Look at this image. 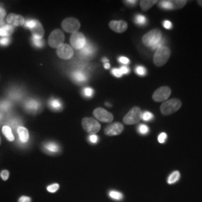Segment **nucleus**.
<instances>
[{"label": "nucleus", "instance_id": "nucleus-17", "mask_svg": "<svg viewBox=\"0 0 202 202\" xmlns=\"http://www.w3.org/2000/svg\"><path fill=\"white\" fill-rule=\"evenodd\" d=\"M40 103L36 100H29L25 104V108L28 112H32V113H36L38 112L40 109Z\"/></svg>", "mask_w": 202, "mask_h": 202}, {"label": "nucleus", "instance_id": "nucleus-24", "mask_svg": "<svg viewBox=\"0 0 202 202\" xmlns=\"http://www.w3.org/2000/svg\"><path fill=\"white\" fill-rule=\"evenodd\" d=\"M49 104L51 109H53V110H60L62 107L61 101L58 99H54V98L49 100Z\"/></svg>", "mask_w": 202, "mask_h": 202}, {"label": "nucleus", "instance_id": "nucleus-20", "mask_svg": "<svg viewBox=\"0 0 202 202\" xmlns=\"http://www.w3.org/2000/svg\"><path fill=\"white\" fill-rule=\"evenodd\" d=\"M14 32V28L10 25H4L0 28V36H8Z\"/></svg>", "mask_w": 202, "mask_h": 202}, {"label": "nucleus", "instance_id": "nucleus-1", "mask_svg": "<svg viewBox=\"0 0 202 202\" xmlns=\"http://www.w3.org/2000/svg\"><path fill=\"white\" fill-rule=\"evenodd\" d=\"M162 32L158 28H153L142 37V43L148 47L157 49L163 47V39Z\"/></svg>", "mask_w": 202, "mask_h": 202}, {"label": "nucleus", "instance_id": "nucleus-43", "mask_svg": "<svg viewBox=\"0 0 202 202\" xmlns=\"http://www.w3.org/2000/svg\"><path fill=\"white\" fill-rule=\"evenodd\" d=\"M32 201V199L31 198L28 197V196H22L19 198L18 202H31Z\"/></svg>", "mask_w": 202, "mask_h": 202}, {"label": "nucleus", "instance_id": "nucleus-50", "mask_svg": "<svg viewBox=\"0 0 202 202\" xmlns=\"http://www.w3.org/2000/svg\"><path fill=\"white\" fill-rule=\"evenodd\" d=\"M197 2H198V4L200 5V6L202 7V0H198Z\"/></svg>", "mask_w": 202, "mask_h": 202}, {"label": "nucleus", "instance_id": "nucleus-26", "mask_svg": "<svg viewBox=\"0 0 202 202\" xmlns=\"http://www.w3.org/2000/svg\"><path fill=\"white\" fill-rule=\"evenodd\" d=\"M158 7L162 9L172 10L171 0H162L158 2Z\"/></svg>", "mask_w": 202, "mask_h": 202}, {"label": "nucleus", "instance_id": "nucleus-8", "mask_svg": "<svg viewBox=\"0 0 202 202\" xmlns=\"http://www.w3.org/2000/svg\"><path fill=\"white\" fill-rule=\"evenodd\" d=\"M171 94V89L169 86H162L155 91L152 98L155 102H165L170 97Z\"/></svg>", "mask_w": 202, "mask_h": 202}, {"label": "nucleus", "instance_id": "nucleus-34", "mask_svg": "<svg viewBox=\"0 0 202 202\" xmlns=\"http://www.w3.org/2000/svg\"><path fill=\"white\" fill-rule=\"evenodd\" d=\"M82 93H83V94L85 95V97H92L94 94V90L92 88L87 87L83 89Z\"/></svg>", "mask_w": 202, "mask_h": 202}, {"label": "nucleus", "instance_id": "nucleus-33", "mask_svg": "<svg viewBox=\"0 0 202 202\" xmlns=\"http://www.w3.org/2000/svg\"><path fill=\"white\" fill-rule=\"evenodd\" d=\"M153 118V115L150 112H145L142 113V119L145 121L152 120Z\"/></svg>", "mask_w": 202, "mask_h": 202}, {"label": "nucleus", "instance_id": "nucleus-31", "mask_svg": "<svg viewBox=\"0 0 202 202\" xmlns=\"http://www.w3.org/2000/svg\"><path fill=\"white\" fill-rule=\"evenodd\" d=\"M135 71L139 76H145L146 73H147V70L145 69V68H144L142 66L136 67Z\"/></svg>", "mask_w": 202, "mask_h": 202}, {"label": "nucleus", "instance_id": "nucleus-49", "mask_svg": "<svg viewBox=\"0 0 202 202\" xmlns=\"http://www.w3.org/2000/svg\"><path fill=\"white\" fill-rule=\"evenodd\" d=\"M104 68H106V69H109V68H110V65H109V62H108V63H105L104 64Z\"/></svg>", "mask_w": 202, "mask_h": 202}, {"label": "nucleus", "instance_id": "nucleus-18", "mask_svg": "<svg viewBox=\"0 0 202 202\" xmlns=\"http://www.w3.org/2000/svg\"><path fill=\"white\" fill-rule=\"evenodd\" d=\"M17 133L19 135L20 140L22 142H28V138H29V134H28V129L23 126H19L17 129Z\"/></svg>", "mask_w": 202, "mask_h": 202}, {"label": "nucleus", "instance_id": "nucleus-36", "mask_svg": "<svg viewBox=\"0 0 202 202\" xmlns=\"http://www.w3.org/2000/svg\"><path fill=\"white\" fill-rule=\"evenodd\" d=\"M167 139V134L165 133H162L158 136V141L160 143H164Z\"/></svg>", "mask_w": 202, "mask_h": 202}, {"label": "nucleus", "instance_id": "nucleus-27", "mask_svg": "<svg viewBox=\"0 0 202 202\" xmlns=\"http://www.w3.org/2000/svg\"><path fill=\"white\" fill-rule=\"evenodd\" d=\"M180 174L178 171H174V172H172L171 174L169 175V178H168V183L169 184H173L175 182H177V180L180 179Z\"/></svg>", "mask_w": 202, "mask_h": 202}, {"label": "nucleus", "instance_id": "nucleus-7", "mask_svg": "<svg viewBox=\"0 0 202 202\" xmlns=\"http://www.w3.org/2000/svg\"><path fill=\"white\" fill-rule=\"evenodd\" d=\"M62 27L65 32L68 33H75L77 32L80 28V23L77 19L73 17L66 18L62 23Z\"/></svg>", "mask_w": 202, "mask_h": 202}, {"label": "nucleus", "instance_id": "nucleus-3", "mask_svg": "<svg viewBox=\"0 0 202 202\" xmlns=\"http://www.w3.org/2000/svg\"><path fill=\"white\" fill-rule=\"evenodd\" d=\"M171 56V49L166 46H163L156 49L153 55V63L156 67H162L166 64Z\"/></svg>", "mask_w": 202, "mask_h": 202}, {"label": "nucleus", "instance_id": "nucleus-16", "mask_svg": "<svg viewBox=\"0 0 202 202\" xmlns=\"http://www.w3.org/2000/svg\"><path fill=\"white\" fill-rule=\"evenodd\" d=\"M95 52L94 47L93 45L90 43H86V44L85 45L82 49H80V54L82 56L86 57V58H89V57H92L94 55Z\"/></svg>", "mask_w": 202, "mask_h": 202}, {"label": "nucleus", "instance_id": "nucleus-2", "mask_svg": "<svg viewBox=\"0 0 202 202\" xmlns=\"http://www.w3.org/2000/svg\"><path fill=\"white\" fill-rule=\"evenodd\" d=\"M182 106V102L177 98H172L163 102L160 106V111L164 115H170L178 111Z\"/></svg>", "mask_w": 202, "mask_h": 202}, {"label": "nucleus", "instance_id": "nucleus-12", "mask_svg": "<svg viewBox=\"0 0 202 202\" xmlns=\"http://www.w3.org/2000/svg\"><path fill=\"white\" fill-rule=\"evenodd\" d=\"M57 55L62 59H70L73 55V50L70 46L63 44L57 48Z\"/></svg>", "mask_w": 202, "mask_h": 202}, {"label": "nucleus", "instance_id": "nucleus-42", "mask_svg": "<svg viewBox=\"0 0 202 202\" xmlns=\"http://www.w3.org/2000/svg\"><path fill=\"white\" fill-rule=\"evenodd\" d=\"M163 27L167 29H171L172 28V23L169 20H164L163 23Z\"/></svg>", "mask_w": 202, "mask_h": 202}, {"label": "nucleus", "instance_id": "nucleus-29", "mask_svg": "<svg viewBox=\"0 0 202 202\" xmlns=\"http://www.w3.org/2000/svg\"><path fill=\"white\" fill-rule=\"evenodd\" d=\"M109 196H110V198L115 199V200L121 201V200H122L124 198V195L122 193H121L120 192L115 191V190H112V191L109 192Z\"/></svg>", "mask_w": 202, "mask_h": 202}, {"label": "nucleus", "instance_id": "nucleus-22", "mask_svg": "<svg viewBox=\"0 0 202 202\" xmlns=\"http://www.w3.org/2000/svg\"><path fill=\"white\" fill-rule=\"evenodd\" d=\"M187 3L186 0H171L172 10L181 9Z\"/></svg>", "mask_w": 202, "mask_h": 202}, {"label": "nucleus", "instance_id": "nucleus-40", "mask_svg": "<svg viewBox=\"0 0 202 202\" xmlns=\"http://www.w3.org/2000/svg\"><path fill=\"white\" fill-rule=\"evenodd\" d=\"M5 10L3 8H0V25H2L3 24V19L5 16Z\"/></svg>", "mask_w": 202, "mask_h": 202}, {"label": "nucleus", "instance_id": "nucleus-37", "mask_svg": "<svg viewBox=\"0 0 202 202\" xmlns=\"http://www.w3.org/2000/svg\"><path fill=\"white\" fill-rule=\"evenodd\" d=\"M36 21L37 20H28L26 23H25V27H27V28L32 29V28H33L34 26H35V24H36Z\"/></svg>", "mask_w": 202, "mask_h": 202}, {"label": "nucleus", "instance_id": "nucleus-52", "mask_svg": "<svg viewBox=\"0 0 202 202\" xmlns=\"http://www.w3.org/2000/svg\"><path fill=\"white\" fill-rule=\"evenodd\" d=\"M106 105H107V106H110V104H109V103H106Z\"/></svg>", "mask_w": 202, "mask_h": 202}, {"label": "nucleus", "instance_id": "nucleus-41", "mask_svg": "<svg viewBox=\"0 0 202 202\" xmlns=\"http://www.w3.org/2000/svg\"><path fill=\"white\" fill-rule=\"evenodd\" d=\"M118 61L120 63L124 64V65H127L129 63V59L125 56H121L118 58Z\"/></svg>", "mask_w": 202, "mask_h": 202}, {"label": "nucleus", "instance_id": "nucleus-21", "mask_svg": "<svg viewBox=\"0 0 202 202\" xmlns=\"http://www.w3.org/2000/svg\"><path fill=\"white\" fill-rule=\"evenodd\" d=\"M73 77L75 81L78 82H84L87 79V76L82 71H76L73 74Z\"/></svg>", "mask_w": 202, "mask_h": 202}, {"label": "nucleus", "instance_id": "nucleus-46", "mask_svg": "<svg viewBox=\"0 0 202 202\" xmlns=\"http://www.w3.org/2000/svg\"><path fill=\"white\" fill-rule=\"evenodd\" d=\"M120 70L121 71L122 74H127L129 73V69L126 66H123L120 68Z\"/></svg>", "mask_w": 202, "mask_h": 202}, {"label": "nucleus", "instance_id": "nucleus-14", "mask_svg": "<svg viewBox=\"0 0 202 202\" xmlns=\"http://www.w3.org/2000/svg\"><path fill=\"white\" fill-rule=\"evenodd\" d=\"M7 22L11 26H18V25H23L24 23H25V20H24L23 17H22L21 15L10 14L7 17Z\"/></svg>", "mask_w": 202, "mask_h": 202}, {"label": "nucleus", "instance_id": "nucleus-45", "mask_svg": "<svg viewBox=\"0 0 202 202\" xmlns=\"http://www.w3.org/2000/svg\"><path fill=\"white\" fill-rule=\"evenodd\" d=\"M89 141H90L92 143H97L98 141V137L96 136V135H91L89 136Z\"/></svg>", "mask_w": 202, "mask_h": 202}, {"label": "nucleus", "instance_id": "nucleus-32", "mask_svg": "<svg viewBox=\"0 0 202 202\" xmlns=\"http://www.w3.org/2000/svg\"><path fill=\"white\" fill-rule=\"evenodd\" d=\"M139 132L142 135H145L147 134L149 132V127L148 126H146L145 124H141L139 125Z\"/></svg>", "mask_w": 202, "mask_h": 202}, {"label": "nucleus", "instance_id": "nucleus-28", "mask_svg": "<svg viewBox=\"0 0 202 202\" xmlns=\"http://www.w3.org/2000/svg\"><path fill=\"white\" fill-rule=\"evenodd\" d=\"M134 22L136 24L140 25H143L147 23V18L144 15H141V14H137L134 18Z\"/></svg>", "mask_w": 202, "mask_h": 202}, {"label": "nucleus", "instance_id": "nucleus-47", "mask_svg": "<svg viewBox=\"0 0 202 202\" xmlns=\"http://www.w3.org/2000/svg\"><path fill=\"white\" fill-rule=\"evenodd\" d=\"M124 2L127 5H131V6H133V5H136L137 1H136V0H131V1H130V0H129V1H124Z\"/></svg>", "mask_w": 202, "mask_h": 202}, {"label": "nucleus", "instance_id": "nucleus-35", "mask_svg": "<svg viewBox=\"0 0 202 202\" xmlns=\"http://www.w3.org/2000/svg\"><path fill=\"white\" fill-rule=\"evenodd\" d=\"M59 189V185L58 183H53V184L49 185V186H47V190L49 193H55V192L58 191Z\"/></svg>", "mask_w": 202, "mask_h": 202}, {"label": "nucleus", "instance_id": "nucleus-53", "mask_svg": "<svg viewBox=\"0 0 202 202\" xmlns=\"http://www.w3.org/2000/svg\"><path fill=\"white\" fill-rule=\"evenodd\" d=\"M0 145H1V139H0Z\"/></svg>", "mask_w": 202, "mask_h": 202}, {"label": "nucleus", "instance_id": "nucleus-39", "mask_svg": "<svg viewBox=\"0 0 202 202\" xmlns=\"http://www.w3.org/2000/svg\"><path fill=\"white\" fill-rule=\"evenodd\" d=\"M1 177L3 180H7L9 177V171L8 170H3L1 172Z\"/></svg>", "mask_w": 202, "mask_h": 202}, {"label": "nucleus", "instance_id": "nucleus-23", "mask_svg": "<svg viewBox=\"0 0 202 202\" xmlns=\"http://www.w3.org/2000/svg\"><path fill=\"white\" fill-rule=\"evenodd\" d=\"M44 148L46 150H47L49 152H52V153H57L59 151V147L55 142H47L45 144Z\"/></svg>", "mask_w": 202, "mask_h": 202}, {"label": "nucleus", "instance_id": "nucleus-4", "mask_svg": "<svg viewBox=\"0 0 202 202\" xmlns=\"http://www.w3.org/2000/svg\"><path fill=\"white\" fill-rule=\"evenodd\" d=\"M141 119H142V110L138 106H134L124 117L123 121L127 125H133L139 123Z\"/></svg>", "mask_w": 202, "mask_h": 202}, {"label": "nucleus", "instance_id": "nucleus-38", "mask_svg": "<svg viewBox=\"0 0 202 202\" xmlns=\"http://www.w3.org/2000/svg\"><path fill=\"white\" fill-rule=\"evenodd\" d=\"M112 74L115 76H116V77H121L122 75H123L121 73V71L120 70V69H117V68H114L112 70Z\"/></svg>", "mask_w": 202, "mask_h": 202}, {"label": "nucleus", "instance_id": "nucleus-30", "mask_svg": "<svg viewBox=\"0 0 202 202\" xmlns=\"http://www.w3.org/2000/svg\"><path fill=\"white\" fill-rule=\"evenodd\" d=\"M32 42H33V44L35 45L37 47H42L44 44V41L42 38H35L32 37Z\"/></svg>", "mask_w": 202, "mask_h": 202}, {"label": "nucleus", "instance_id": "nucleus-48", "mask_svg": "<svg viewBox=\"0 0 202 202\" xmlns=\"http://www.w3.org/2000/svg\"><path fill=\"white\" fill-rule=\"evenodd\" d=\"M5 106H6V108L8 109V106H9V105H8V103H3L2 104V106H1V107L2 108V109H5Z\"/></svg>", "mask_w": 202, "mask_h": 202}, {"label": "nucleus", "instance_id": "nucleus-6", "mask_svg": "<svg viewBox=\"0 0 202 202\" xmlns=\"http://www.w3.org/2000/svg\"><path fill=\"white\" fill-rule=\"evenodd\" d=\"M65 35L60 29H55L49 36V45L52 48H58L63 44Z\"/></svg>", "mask_w": 202, "mask_h": 202}, {"label": "nucleus", "instance_id": "nucleus-11", "mask_svg": "<svg viewBox=\"0 0 202 202\" xmlns=\"http://www.w3.org/2000/svg\"><path fill=\"white\" fill-rule=\"evenodd\" d=\"M124 126L120 122H115L108 125L104 129L105 134L109 136H118L123 132Z\"/></svg>", "mask_w": 202, "mask_h": 202}, {"label": "nucleus", "instance_id": "nucleus-19", "mask_svg": "<svg viewBox=\"0 0 202 202\" xmlns=\"http://www.w3.org/2000/svg\"><path fill=\"white\" fill-rule=\"evenodd\" d=\"M157 0H142L140 2V6L142 11H147L152 8L156 3H157Z\"/></svg>", "mask_w": 202, "mask_h": 202}, {"label": "nucleus", "instance_id": "nucleus-51", "mask_svg": "<svg viewBox=\"0 0 202 202\" xmlns=\"http://www.w3.org/2000/svg\"><path fill=\"white\" fill-rule=\"evenodd\" d=\"M103 62H104V64L108 63V62H109V60H108L107 59H106V58H104V59H103Z\"/></svg>", "mask_w": 202, "mask_h": 202}, {"label": "nucleus", "instance_id": "nucleus-9", "mask_svg": "<svg viewBox=\"0 0 202 202\" xmlns=\"http://www.w3.org/2000/svg\"><path fill=\"white\" fill-rule=\"evenodd\" d=\"M70 44L74 49H81L86 44V38L85 35L81 32H75L70 37Z\"/></svg>", "mask_w": 202, "mask_h": 202}, {"label": "nucleus", "instance_id": "nucleus-5", "mask_svg": "<svg viewBox=\"0 0 202 202\" xmlns=\"http://www.w3.org/2000/svg\"><path fill=\"white\" fill-rule=\"evenodd\" d=\"M82 125L85 131L91 135L96 134L101 127L100 123L92 118H84L82 121Z\"/></svg>", "mask_w": 202, "mask_h": 202}, {"label": "nucleus", "instance_id": "nucleus-25", "mask_svg": "<svg viewBox=\"0 0 202 202\" xmlns=\"http://www.w3.org/2000/svg\"><path fill=\"white\" fill-rule=\"evenodd\" d=\"M2 133H4V135L8 141L13 142L14 140V136L13 135L12 131H11V129L8 126H4L2 127Z\"/></svg>", "mask_w": 202, "mask_h": 202}, {"label": "nucleus", "instance_id": "nucleus-15", "mask_svg": "<svg viewBox=\"0 0 202 202\" xmlns=\"http://www.w3.org/2000/svg\"><path fill=\"white\" fill-rule=\"evenodd\" d=\"M31 31L32 32V37L35 38H41V39L43 38V36H44V28H43L41 23H39L38 21H36V24L31 29Z\"/></svg>", "mask_w": 202, "mask_h": 202}, {"label": "nucleus", "instance_id": "nucleus-44", "mask_svg": "<svg viewBox=\"0 0 202 202\" xmlns=\"http://www.w3.org/2000/svg\"><path fill=\"white\" fill-rule=\"evenodd\" d=\"M10 43V39L8 38H4L0 39V44L4 45V46H6Z\"/></svg>", "mask_w": 202, "mask_h": 202}, {"label": "nucleus", "instance_id": "nucleus-10", "mask_svg": "<svg viewBox=\"0 0 202 202\" xmlns=\"http://www.w3.org/2000/svg\"><path fill=\"white\" fill-rule=\"evenodd\" d=\"M94 116L102 122L110 123L113 121V115L103 108H97L93 112Z\"/></svg>", "mask_w": 202, "mask_h": 202}, {"label": "nucleus", "instance_id": "nucleus-13", "mask_svg": "<svg viewBox=\"0 0 202 202\" xmlns=\"http://www.w3.org/2000/svg\"><path fill=\"white\" fill-rule=\"evenodd\" d=\"M109 28L117 33H123L127 29V23L124 20H112L109 23Z\"/></svg>", "mask_w": 202, "mask_h": 202}]
</instances>
